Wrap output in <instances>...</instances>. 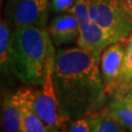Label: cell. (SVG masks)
<instances>
[{
    "label": "cell",
    "mask_w": 132,
    "mask_h": 132,
    "mask_svg": "<svg viewBox=\"0 0 132 132\" xmlns=\"http://www.w3.org/2000/svg\"><path fill=\"white\" fill-rule=\"evenodd\" d=\"M100 59L78 46L56 52L54 87L60 111L69 120L88 117L104 106Z\"/></svg>",
    "instance_id": "cell-1"
},
{
    "label": "cell",
    "mask_w": 132,
    "mask_h": 132,
    "mask_svg": "<svg viewBox=\"0 0 132 132\" xmlns=\"http://www.w3.org/2000/svg\"><path fill=\"white\" fill-rule=\"evenodd\" d=\"M47 28L21 27L12 31L13 75L24 83L41 85L55 63L56 52Z\"/></svg>",
    "instance_id": "cell-2"
},
{
    "label": "cell",
    "mask_w": 132,
    "mask_h": 132,
    "mask_svg": "<svg viewBox=\"0 0 132 132\" xmlns=\"http://www.w3.org/2000/svg\"><path fill=\"white\" fill-rule=\"evenodd\" d=\"M89 17L113 38L126 40L132 31V17L121 0H88Z\"/></svg>",
    "instance_id": "cell-3"
},
{
    "label": "cell",
    "mask_w": 132,
    "mask_h": 132,
    "mask_svg": "<svg viewBox=\"0 0 132 132\" xmlns=\"http://www.w3.org/2000/svg\"><path fill=\"white\" fill-rule=\"evenodd\" d=\"M54 65L55 63L49 68L41 88L34 91L33 107L50 131H65L70 120L62 114L59 108L53 80Z\"/></svg>",
    "instance_id": "cell-4"
},
{
    "label": "cell",
    "mask_w": 132,
    "mask_h": 132,
    "mask_svg": "<svg viewBox=\"0 0 132 132\" xmlns=\"http://www.w3.org/2000/svg\"><path fill=\"white\" fill-rule=\"evenodd\" d=\"M50 0H6L5 19L14 28H47Z\"/></svg>",
    "instance_id": "cell-5"
},
{
    "label": "cell",
    "mask_w": 132,
    "mask_h": 132,
    "mask_svg": "<svg viewBox=\"0 0 132 132\" xmlns=\"http://www.w3.org/2000/svg\"><path fill=\"white\" fill-rule=\"evenodd\" d=\"M125 50L126 40H122L111 44L101 54L100 70L107 96L113 97L118 88Z\"/></svg>",
    "instance_id": "cell-6"
},
{
    "label": "cell",
    "mask_w": 132,
    "mask_h": 132,
    "mask_svg": "<svg viewBox=\"0 0 132 132\" xmlns=\"http://www.w3.org/2000/svg\"><path fill=\"white\" fill-rule=\"evenodd\" d=\"M47 30L55 46H64L77 42L80 27L78 20L71 11L57 14L47 24Z\"/></svg>",
    "instance_id": "cell-7"
},
{
    "label": "cell",
    "mask_w": 132,
    "mask_h": 132,
    "mask_svg": "<svg viewBox=\"0 0 132 132\" xmlns=\"http://www.w3.org/2000/svg\"><path fill=\"white\" fill-rule=\"evenodd\" d=\"M113 43H116V41L106 30L94 22H90L80 28L79 37L76 44L93 56L101 58L102 52Z\"/></svg>",
    "instance_id": "cell-8"
},
{
    "label": "cell",
    "mask_w": 132,
    "mask_h": 132,
    "mask_svg": "<svg viewBox=\"0 0 132 132\" xmlns=\"http://www.w3.org/2000/svg\"><path fill=\"white\" fill-rule=\"evenodd\" d=\"M1 132H23L19 90L6 92L2 97Z\"/></svg>",
    "instance_id": "cell-9"
},
{
    "label": "cell",
    "mask_w": 132,
    "mask_h": 132,
    "mask_svg": "<svg viewBox=\"0 0 132 132\" xmlns=\"http://www.w3.org/2000/svg\"><path fill=\"white\" fill-rule=\"evenodd\" d=\"M21 112H22V131L23 132H51L36 113L33 107L34 91L28 88L19 89Z\"/></svg>",
    "instance_id": "cell-10"
},
{
    "label": "cell",
    "mask_w": 132,
    "mask_h": 132,
    "mask_svg": "<svg viewBox=\"0 0 132 132\" xmlns=\"http://www.w3.org/2000/svg\"><path fill=\"white\" fill-rule=\"evenodd\" d=\"M12 31L6 19L0 23V67L4 76L13 73V51H12Z\"/></svg>",
    "instance_id": "cell-11"
},
{
    "label": "cell",
    "mask_w": 132,
    "mask_h": 132,
    "mask_svg": "<svg viewBox=\"0 0 132 132\" xmlns=\"http://www.w3.org/2000/svg\"><path fill=\"white\" fill-rule=\"evenodd\" d=\"M132 89V31L126 39V50L123 59L122 71L119 85L117 92L113 95V100L124 98Z\"/></svg>",
    "instance_id": "cell-12"
},
{
    "label": "cell",
    "mask_w": 132,
    "mask_h": 132,
    "mask_svg": "<svg viewBox=\"0 0 132 132\" xmlns=\"http://www.w3.org/2000/svg\"><path fill=\"white\" fill-rule=\"evenodd\" d=\"M90 124V132H126L125 128L109 113L108 109L87 117Z\"/></svg>",
    "instance_id": "cell-13"
},
{
    "label": "cell",
    "mask_w": 132,
    "mask_h": 132,
    "mask_svg": "<svg viewBox=\"0 0 132 132\" xmlns=\"http://www.w3.org/2000/svg\"><path fill=\"white\" fill-rule=\"evenodd\" d=\"M109 113L126 130L132 131V100H113L108 108Z\"/></svg>",
    "instance_id": "cell-14"
},
{
    "label": "cell",
    "mask_w": 132,
    "mask_h": 132,
    "mask_svg": "<svg viewBox=\"0 0 132 132\" xmlns=\"http://www.w3.org/2000/svg\"><path fill=\"white\" fill-rule=\"evenodd\" d=\"M76 0H50V11L54 14L70 12L75 7Z\"/></svg>",
    "instance_id": "cell-15"
},
{
    "label": "cell",
    "mask_w": 132,
    "mask_h": 132,
    "mask_svg": "<svg viewBox=\"0 0 132 132\" xmlns=\"http://www.w3.org/2000/svg\"><path fill=\"white\" fill-rule=\"evenodd\" d=\"M64 132H90L88 118L84 117L70 121Z\"/></svg>",
    "instance_id": "cell-16"
},
{
    "label": "cell",
    "mask_w": 132,
    "mask_h": 132,
    "mask_svg": "<svg viewBox=\"0 0 132 132\" xmlns=\"http://www.w3.org/2000/svg\"><path fill=\"white\" fill-rule=\"evenodd\" d=\"M121 2H122L124 7L128 11V13L131 15L132 17V0H121Z\"/></svg>",
    "instance_id": "cell-17"
},
{
    "label": "cell",
    "mask_w": 132,
    "mask_h": 132,
    "mask_svg": "<svg viewBox=\"0 0 132 132\" xmlns=\"http://www.w3.org/2000/svg\"><path fill=\"white\" fill-rule=\"evenodd\" d=\"M124 98H127V99H130V100H132V89L128 92L127 94H126V96L124 97Z\"/></svg>",
    "instance_id": "cell-18"
},
{
    "label": "cell",
    "mask_w": 132,
    "mask_h": 132,
    "mask_svg": "<svg viewBox=\"0 0 132 132\" xmlns=\"http://www.w3.org/2000/svg\"><path fill=\"white\" fill-rule=\"evenodd\" d=\"M55 132H64V131H55Z\"/></svg>",
    "instance_id": "cell-19"
}]
</instances>
